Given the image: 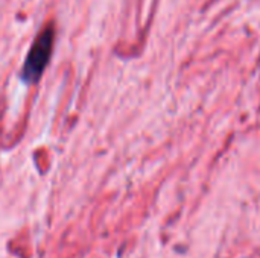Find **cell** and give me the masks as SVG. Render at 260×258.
Here are the masks:
<instances>
[{"mask_svg": "<svg viewBox=\"0 0 260 258\" xmlns=\"http://www.w3.org/2000/svg\"><path fill=\"white\" fill-rule=\"evenodd\" d=\"M55 38H56L55 23L49 21L35 36L23 61V65L18 71V78L24 85H35L43 78L53 55Z\"/></svg>", "mask_w": 260, "mask_h": 258, "instance_id": "6da1fadb", "label": "cell"}]
</instances>
